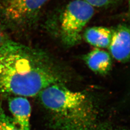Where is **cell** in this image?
<instances>
[{"instance_id": "9c48e42d", "label": "cell", "mask_w": 130, "mask_h": 130, "mask_svg": "<svg viewBox=\"0 0 130 130\" xmlns=\"http://www.w3.org/2000/svg\"><path fill=\"white\" fill-rule=\"evenodd\" d=\"M0 130H20L13 118L6 114L1 103Z\"/></svg>"}, {"instance_id": "8992f818", "label": "cell", "mask_w": 130, "mask_h": 130, "mask_svg": "<svg viewBox=\"0 0 130 130\" xmlns=\"http://www.w3.org/2000/svg\"><path fill=\"white\" fill-rule=\"evenodd\" d=\"M8 104L12 118L20 130H30L31 108L28 99L19 96H11Z\"/></svg>"}, {"instance_id": "5b68a950", "label": "cell", "mask_w": 130, "mask_h": 130, "mask_svg": "<svg viewBox=\"0 0 130 130\" xmlns=\"http://www.w3.org/2000/svg\"><path fill=\"white\" fill-rule=\"evenodd\" d=\"M110 55L116 60L126 62L130 59V27L121 24L112 29L111 41L108 47Z\"/></svg>"}, {"instance_id": "7c38bea8", "label": "cell", "mask_w": 130, "mask_h": 130, "mask_svg": "<svg viewBox=\"0 0 130 130\" xmlns=\"http://www.w3.org/2000/svg\"><path fill=\"white\" fill-rule=\"evenodd\" d=\"M128 12L127 15L128 17L130 20V0H128Z\"/></svg>"}, {"instance_id": "4fadbf2b", "label": "cell", "mask_w": 130, "mask_h": 130, "mask_svg": "<svg viewBox=\"0 0 130 130\" xmlns=\"http://www.w3.org/2000/svg\"><path fill=\"white\" fill-rule=\"evenodd\" d=\"M109 130V129H107V128H102L101 129H99V130Z\"/></svg>"}, {"instance_id": "3957f363", "label": "cell", "mask_w": 130, "mask_h": 130, "mask_svg": "<svg viewBox=\"0 0 130 130\" xmlns=\"http://www.w3.org/2000/svg\"><path fill=\"white\" fill-rule=\"evenodd\" d=\"M94 14V7L84 0H73L65 6L58 19L59 34L64 44L72 47L80 42L83 30Z\"/></svg>"}, {"instance_id": "7a4b0ae2", "label": "cell", "mask_w": 130, "mask_h": 130, "mask_svg": "<svg viewBox=\"0 0 130 130\" xmlns=\"http://www.w3.org/2000/svg\"><path fill=\"white\" fill-rule=\"evenodd\" d=\"M57 130H95L98 113L87 93L67 87L64 81L53 84L38 95Z\"/></svg>"}, {"instance_id": "ba28073f", "label": "cell", "mask_w": 130, "mask_h": 130, "mask_svg": "<svg viewBox=\"0 0 130 130\" xmlns=\"http://www.w3.org/2000/svg\"><path fill=\"white\" fill-rule=\"evenodd\" d=\"M84 36L89 44L96 48H108L111 41L112 30L102 26L90 27L85 30Z\"/></svg>"}, {"instance_id": "30bf717a", "label": "cell", "mask_w": 130, "mask_h": 130, "mask_svg": "<svg viewBox=\"0 0 130 130\" xmlns=\"http://www.w3.org/2000/svg\"><path fill=\"white\" fill-rule=\"evenodd\" d=\"M17 43L10 38L0 22V51L13 46Z\"/></svg>"}, {"instance_id": "8fae6325", "label": "cell", "mask_w": 130, "mask_h": 130, "mask_svg": "<svg viewBox=\"0 0 130 130\" xmlns=\"http://www.w3.org/2000/svg\"><path fill=\"white\" fill-rule=\"evenodd\" d=\"M93 7H106L114 5L121 0H84Z\"/></svg>"}, {"instance_id": "52a82bcc", "label": "cell", "mask_w": 130, "mask_h": 130, "mask_svg": "<svg viewBox=\"0 0 130 130\" xmlns=\"http://www.w3.org/2000/svg\"><path fill=\"white\" fill-rule=\"evenodd\" d=\"M84 60L90 70L98 74L106 75L111 69V56L101 49L96 48L87 53Z\"/></svg>"}, {"instance_id": "277c9868", "label": "cell", "mask_w": 130, "mask_h": 130, "mask_svg": "<svg viewBox=\"0 0 130 130\" xmlns=\"http://www.w3.org/2000/svg\"><path fill=\"white\" fill-rule=\"evenodd\" d=\"M51 0H0V19L9 27L29 28L37 21Z\"/></svg>"}, {"instance_id": "6da1fadb", "label": "cell", "mask_w": 130, "mask_h": 130, "mask_svg": "<svg viewBox=\"0 0 130 130\" xmlns=\"http://www.w3.org/2000/svg\"><path fill=\"white\" fill-rule=\"evenodd\" d=\"M61 81L60 71L45 52L19 43L0 51V94L33 97Z\"/></svg>"}]
</instances>
